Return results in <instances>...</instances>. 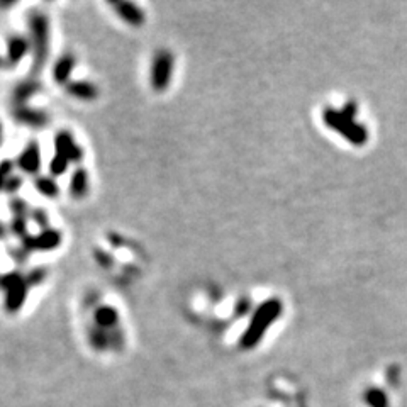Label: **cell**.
<instances>
[{
	"label": "cell",
	"instance_id": "cell-1",
	"mask_svg": "<svg viewBox=\"0 0 407 407\" xmlns=\"http://www.w3.org/2000/svg\"><path fill=\"white\" fill-rule=\"evenodd\" d=\"M28 28L33 53V73H39L50 58V17L41 10H34L28 17Z\"/></svg>",
	"mask_w": 407,
	"mask_h": 407
},
{
	"label": "cell",
	"instance_id": "cell-2",
	"mask_svg": "<svg viewBox=\"0 0 407 407\" xmlns=\"http://www.w3.org/2000/svg\"><path fill=\"white\" fill-rule=\"evenodd\" d=\"M0 290L6 296L3 309H6L7 314L14 316L24 307L31 287H29L26 275L21 270H12L0 273Z\"/></svg>",
	"mask_w": 407,
	"mask_h": 407
},
{
	"label": "cell",
	"instance_id": "cell-3",
	"mask_svg": "<svg viewBox=\"0 0 407 407\" xmlns=\"http://www.w3.org/2000/svg\"><path fill=\"white\" fill-rule=\"evenodd\" d=\"M173 66H175V58H173L172 51L158 50L154 53L152 68H150V85L154 92L161 93L168 89L172 84Z\"/></svg>",
	"mask_w": 407,
	"mask_h": 407
},
{
	"label": "cell",
	"instance_id": "cell-4",
	"mask_svg": "<svg viewBox=\"0 0 407 407\" xmlns=\"http://www.w3.org/2000/svg\"><path fill=\"white\" fill-rule=\"evenodd\" d=\"M280 302H277V300H270V302L263 304L262 307L258 309V312L255 314L248 331L244 333L243 346L251 348V346L256 345V343L260 341V338H262V334L265 333L266 327H269V324L271 321H275L277 316L280 314Z\"/></svg>",
	"mask_w": 407,
	"mask_h": 407
},
{
	"label": "cell",
	"instance_id": "cell-5",
	"mask_svg": "<svg viewBox=\"0 0 407 407\" xmlns=\"http://www.w3.org/2000/svg\"><path fill=\"white\" fill-rule=\"evenodd\" d=\"M63 243V235L60 229L56 228H46L41 229L37 235H29L26 236L24 239L21 241V246L28 251L29 255L34 253V251H43V253H48V251H55L62 246Z\"/></svg>",
	"mask_w": 407,
	"mask_h": 407
},
{
	"label": "cell",
	"instance_id": "cell-6",
	"mask_svg": "<svg viewBox=\"0 0 407 407\" xmlns=\"http://www.w3.org/2000/svg\"><path fill=\"white\" fill-rule=\"evenodd\" d=\"M41 167H43V154H41L39 143L31 139V141L26 143L22 152L17 154L16 168H19L22 175L34 179V177L41 175Z\"/></svg>",
	"mask_w": 407,
	"mask_h": 407
},
{
	"label": "cell",
	"instance_id": "cell-7",
	"mask_svg": "<svg viewBox=\"0 0 407 407\" xmlns=\"http://www.w3.org/2000/svg\"><path fill=\"white\" fill-rule=\"evenodd\" d=\"M53 145H55V153L65 156L71 165L84 163L85 152L80 145L77 143V139L73 138V134L68 129H60L58 133L53 138Z\"/></svg>",
	"mask_w": 407,
	"mask_h": 407
},
{
	"label": "cell",
	"instance_id": "cell-8",
	"mask_svg": "<svg viewBox=\"0 0 407 407\" xmlns=\"http://www.w3.org/2000/svg\"><path fill=\"white\" fill-rule=\"evenodd\" d=\"M12 119L19 126L29 127V129L39 131L50 126V114L43 109L31 107V105H21L12 109Z\"/></svg>",
	"mask_w": 407,
	"mask_h": 407
},
{
	"label": "cell",
	"instance_id": "cell-9",
	"mask_svg": "<svg viewBox=\"0 0 407 407\" xmlns=\"http://www.w3.org/2000/svg\"><path fill=\"white\" fill-rule=\"evenodd\" d=\"M324 120H326L327 124H329L331 127H334V129L341 131L343 134L346 136L348 139H352L353 143H356V145H360V143L365 141V131L363 127L356 126L355 123H352V119L346 118L343 112H334V111H326L324 112Z\"/></svg>",
	"mask_w": 407,
	"mask_h": 407
},
{
	"label": "cell",
	"instance_id": "cell-10",
	"mask_svg": "<svg viewBox=\"0 0 407 407\" xmlns=\"http://www.w3.org/2000/svg\"><path fill=\"white\" fill-rule=\"evenodd\" d=\"M114 12L118 14V17L123 22H126L131 28H141L146 22V14L138 3L127 2V0H120V2H112L111 3Z\"/></svg>",
	"mask_w": 407,
	"mask_h": 407
},
{
	"label": "cell",
	"instance_id": "cell-11",
	"mask_svg": "<svg viewBox=\"0 0 407 407\" xmlns=\"http://www.w3.org/2000/svg\"><path fill=\"white\" fill-rule=\"evenodd\" d=\"M31 51V43L22 34H10L6 41V60L9 63V68L17 66L26 55Z\"/></svg>",
	"mask_w": 407,
	"mask_h": 407
},
{
	"label": "cell",
	"instance_id": "cell-12",
	"mask_svg": "<svg viewBox=\"0 0 407 407\" xmlns=\"http://www.w3.org/2000/svg\"><path fill=\"white\" fill-rule=\"evenodd\" d=\"M77 68V56L73 53H63L51 68V77L56 85L66 87L71 82L73 71Z\"/></svg>",
	"mask_w": 407,
	"mask_h": 407
},
{
	"label": "cell",
	"instance_id": "cell-13",
	"mask_svg": "<svg viewBox=\"0 0 407 407\" xmlns=\"http://www.w3.org/2000/svg\"><path fill=\"white\" fill-rule=\"evenodd\" d=\"M41 90H43V85L39 84V80H36V78H24L10 92V102H12L14 107L29 105V100L34 96H37Z\"/></svg>",
	"mask_w": 407,
	"mask_h": 407
},
{
	"label": "cell",
	"instance_id": "cell-14",
	"mask_svg": "<svg viewBox=\"0 0 407 407\" xmlns=\"http://www.w3.org/2000/svg\"><path fill=\"white\" fill-rule=\"evenodd\" d=\"M93 326L100 327L104 331H112L119 327V312L114 305L111 304H99L93 307L92 312Z\"/></svg>",
	"mask_w": 407,
	"mask_h": 407
},
{
	"label": "cell",
	"instance_id": "cell-15",
	"mask_svg": "<svg viewBox=\"0 0 407 407\" xmlns=\"http://www.w3.org/2000/svg\"><path fill=\"white\" fill-rule=\"evenodd\" d=\"M68 97L78 102H93L99 99V87L90 80H71L65 87Z\"/></svg>",
	"mask_w": 407,
	"mask_h": 407
},
{
	"label": "cell",
	"instance_id": "cell-16",
	"mask_svg": "<svg viewBox=\"0 0 407 407\" xmlns=\"http://www.w3.org/2000/svg\"><path fill=\"white\" fill-rule=\"evenodd\" d=\"M90 190V179L87 168L77 167L71 172L70 177V186H68V192H70V197L75 199V201H82L89 195Z\"/></svg>",
	"mask_w": 407,
	"mask_h": 407
},
{
	"label": "cell",
	"instance_id": "cell-17",
	"mask_svg": "<svg viewBox=\"0 0 407 407\" xmlns=\"http://www.w3.org/2000/svg\"><path fill=\"white\" fill-rule=\"evenodd\" d=\"M33 187L41 197L50 199V201H55V199L60 197L62 190H60V183L56 182V179H53L51 175H37L33 179Z\"/></svg>",
	"mask_w": 407,
	"mask_h": 407
},
{
	"label": "cell",
	"instance_id": "cell-18",
	"mask_svg": "<svg viewBox=\"0 0 407 407\" xmlns=\"http://www.w3.org/2000/svg\"><path fill=\"white\" fill-rule=\"evenodd\" d=\"M87 338H89L90 346L97 352H104V350L111 348V336H109V331L100 329V327L90 324L89 331H87Z\"/></svg>",
	"mask_w": 407,
	"mask_h": 407
},
{
	"label": "cell",
	"instance_id": "cell-19",
	"mask_svg": "<svg viewBox=\"0 0 407 407\" xmlns=\"http://www.w3.org/2000/svg\"><path fill=\"white\" fill-rule=\"evenodd\" d=\"M70 161L66 160L65 156H62V154L55 153L51 156L50 163H48V172H50V175L53 179H58V177H63L68 173V168H70Z\"/></svg>",
	"mask_w": 407,
	"mask_h": 407
},
{
	"label": "cell",
	"instance_id": "cell-20",
	"mask_svg": "<svg viewBox=\"0 0 407 407\" xmlns=\"http://www.w3.org/2000/svg\"><path fill=\"white\" fill-rule=\"evenodd\" d=\"M28 217H17V216H12V219H10L9 224H7V228H9V235L19 237V239H24L26 236H29L31 233H29V226H28Z\"/></svg>",
	"mask_w": 407,
	"mask_h": 407
},
{
	"label": "cell",
	"instance_id": "cell-21",
	"mask_svg": "<svg viewBox=\"0 0 407 407\" xmlns=\"http://www.w3.org/2000/svg\"><path fill=\"white\" fill-rule=\"evenodd\" d=\"M33 207L29 206L28 201L22 197H10L9 199V210L12 212V216H17V217H28L29 219V212H31Z\"/></svg>",
	"mask_w": 407,
	"mask_h": 407
},
{
	"label": "cell",
	"instance_id": "cell-22",
	"mask_svg": "<svg viewBox=\"0 0 407 407\" xmlns=\"http://www.w3.org/2000/svg\"><path fill=\"white\" fill-rule=\"evenodd\" d=\"M29 221H33L39 229L51 228L50 214H48V210L43 209V207H33L31 212H29Z\"/></svg>",
	"mask_w": 407,
	"mask_h": 407
},
{
	"label": "cell",
	"instance_id": "cell-23",
	"mask_svg": "<svg viewBox=\"0 0 407 407\" xmlns=\"http://www.w3.org/2000/svg\"><path fill=\"white\" fill-rule=\"evenodd\" d=\"M26 275V280H28L29 287H37V285L43 284L44 280H46L48 277V269H44V266H34V269L28 270V273Z\"/></svg>",
	"mask_w": 407,
	"mask_h": 407
},
{
	"label": "cell",
	"instance_id": "cell-24",
	"mask_svg": "<svg viewBox=\"0 0 407 407\" xmlns=\"http://www.w3.org/2000/svg\"><path fill=\"white\" fill-rule=\"evenodd\" d=\"M14 170H16V161L9 160V158L0 160V192H3L7 179L14 175Z\"/></svg>",
	"mask_w": 407,
	"mask_h": 407
},
{
	"label": "cell",
	"instance_id": "cell-25",
	"mask_svg": "<svg viewBox=\"0 0 407 407\" xmlns=\"http://www.w3.org/2000/svg\"><path fill=\"white\" fill-rule=\"evenodd\" d=\"M6 251H7V255H9V258L12 260V262H16L19 266H22L24 263H28L29 253L21 246V244H19V246H7Z\"/></svg>",
	"mask_w": 407,
	"mask_h": 407
},
{
	"label": "cell",
	"instance_id": "cell-26",
	"mask_svg": "<svg viewBox=\"0 0 407 407\" xmlns=\"http://www.w3.org/2000/svg\"><path fill=\"white\" fill-rule=\"evenodd\" d=\"M22 183H24V180H22L21 175H17V173H14L12 177H9L6 182V187H3V192H6L7 195H10V197H16L19 194V190L22 188Z\"/></svg>",
	"mask_w": 407,
	"mask_h": 407
},
{
	"label": "cell",
	"instance_id": "cell-27",
	"mask_svg": "<svg viewBox=\"0 0 407 407\" xmlns=\"http://www.w3.org/2000/svg\"><path fill=\"white\" fill-rule=\"evenodd\" d=\"M93 256H96V262L99 263L100 266H104V269H111V266L114 265V258H112V255H109L107 251L100 250V248L93 250Z\"/></svg>",
	"mask_w": 407,
	"mask_h": 407
},
{
	"label": "cell",
	"instance_id": "cell-28",
	"mask_svg": "<svg viewBox=\"0 0 407 407\" xmlns=\"http://www.w3.org/2000/svg\"><path fill=\"white\" fill-rule=\"evenodd\" d=\"M368 402H370L373 407H386V397H383L382 392L372 390L370 394H368Z\"/></svg>",
	"mask_w": 407,
	"mask_h": 407
},
{
	"label": "cell",
	"instance_id": "cell-29",
	"mask_svg": "<svg viewBox=\"0 0 407 407\" xmlns=\"http://www.w3.org/2000/svg\"><path fill=\"white\" fill-rule=\"evenodd\" d=\"M7 236H9V228H7V224L0 222V241H6Z\"/></svg>",
	"mask_w": 407,
	"mask_h": 407
},
{
	"label": "cell",
	"instance_id": "cell-30",
	"mask_svg": "<svg viewBox=\"0 0 407 407\" xmlns=\"http://www.w3.org/2000/svg\"><path fill=\"white\" fill-rule=\"evenodd\" d=\"M0 70H10L9 63H7V60H6V55L0 56Z\"/></svg>",
	"mask_w": 407,
	"mask_h": 407
},
{
	"label": "cell",
	"instance_id": "cell-31",
	"mask_svg": "<svg viewBox=\"0 0 407 407\" xmlns=\"http://www.w3.org/2000/svg\"><path fill=\"white\" fill-rule=\"evenodd\" d=\"M2 143H3V124L2 120H0V146H2Z\"/></svg>",
	"mask_w": 407,
	"mask_h": 407
}]
</instances>
